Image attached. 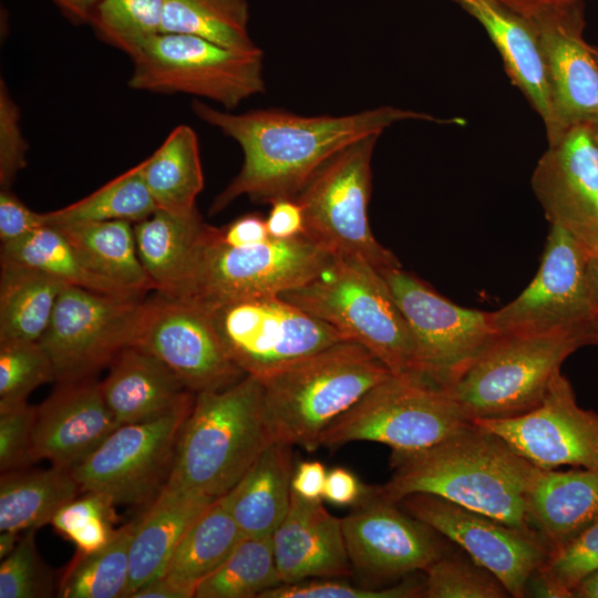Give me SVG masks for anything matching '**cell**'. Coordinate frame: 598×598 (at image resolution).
Returning a JSON list of instances; mask_svg holds the SVG:
<instances>
[{
  "mask_svg": "<svg viewBox=\"0 0 598 598\" xmlns=\"http://www.w3.org/2000/svg\"><path fill=\"white\" fill-rule=\"evenodd\" d=\"M131 59L127 84L138 91L194 95L226 111L266 91L262 50L244 52L196 35L159 33Z\"/></svg>",
  "mask_w": 598,
  "mask_h": 598,
  "instance_id": "30bf717a",
  "label": "cell"
},
{
  "mask_svg": "<svg viewBox=\"0 0 598 598\" xmlns=\"http://www.w3.org/2000/svg\"><path fill=\"white\" fill-rule=\"evenodd\" d=\"M136 520L116 529L113 539L90 554L76 553L58 585L61 598L124 597L128 581L130 545Z\"/></svg>",
  "mask_w": 598,
  "mask_h": 598,
  "instance_id": "f35d334b",
  "label": "cell"
},
{
  "mask_svg": "<svg viewBox=\"0 0 598 598\" xmlns=\"http://www.w3.org/2000/svg\"><path fill=\"white\" fill-rule=\"evenodd\" d=\"M37 406L23 403L0 409V471L23 470L38 461L33 430Z\"/></svg>",
  "mask_w": 598,
  "mask_h": 598,
  "instance_id": "bcb514c9",
  "label": "cell"
},
{
  "mask_svg": "<svg viewBox=\"0 0 598 598\" xmlns=\"http://www.w3.org/2000/svg\"><path fill=\"white\" fill-rule=\"evenodd\" d=\"M217 499V498H216ZM202 494L166 485L136 520L130 545L124 597L165 575L184 534L214 502Z\"/></svg>",
  "mask_w": 598,
  "mask_h": 598,
  "instance_id": "d4e9b609",
  "label": "cell"
},
{
  "mask_svg": "<svg viewBox=\"0 0 598 598\" xmlns=\"http://www.w3.org/2000/svg\"><path fill=\"white\" fill-rule=\"evenodd\" d=\"M577 237L590 254L598 256V229Z\"/></svg>",
  "mask_w": 598,
  "mask_h": 598,
  "instance_id": "6125c7cd",
  "label": "cell"
},
{
  "mask_svg": "<svg viewBox=\"0 0 598 598\" xmlns=\"http://www.w3.org/2000/svg\"><path fill=\"white\" fill-rule=\"evenodd\" d=\"M520 16L535 28L548 71L554 106L548 143L574 125L598 123V62L582 35V1L537 8Z\"/></svg>",
  "mask_w": 598,
  "mask_h": 598,
  "instance_id": "d6986e66",
  "label": "cell"
},
{
  "mask_svg": "<svg viewBox=\"0 0 598 598\" xmlns=\"http://www.w3.org/2000/svg\"><path fill=\"white\" fill-rule=\"evenodd\" d=\"M248 24V0H164L162 33L196 35L237 51L261 50Z\"/></svg>",
  "mask_w": 598,
  "mask_h": 598,
  "instance_id": "e575fe53",
  "label": "cell"
},
{
  "mask_svg": "<svg viewBox=\"0 0 598 598\" xmlns=\"http://www.w3.org/2000/svg\"><path fill=\"white\" fill-rule=\"evenodd\" d=\"M592 51H594V54L596 56V60L598 62V49L597 48H592Z\"/></svg>",
  "mask_w": 598,
  "mask_h": 598,
  "instance_id": "03108f58",
  "label": "cell"
},
{
  "mask_svg": "<svg viewBox=\"0 0 598 598\" xmlns=\"http://www.w3.org/2000/svg\"><path fill=\"white\" fill-rule=\"evenodd\" d=\"M290 445L274 442L224 496L243 536H271L291 499Z\"/></svg>",
  "mask_w": 598,
  "mask_h": 598,
  "instance_id": "83f0119b",
  "label": "cell"
},
{
  "mask_svg": "<svg viewBox=\"0 0 598 598\" xmlns=\"http://www.w3.org/2000/svg\"><path fill=\"white\" fill-rule=\"evenodd\" d=\"M504 4L511 8L513 11L522 14L528 10L549 7L568 4L574 2H580L582 0H501Z\"/></svg>",
  "mask_w": 598,
  "mask_h": 598,
  "instance_id": "6f0895ef",
  "label": "cell"
},
{
  "mask_svg": "<svg viewBox=\"0 0 598 598\" xmlns=\"http://www.w3.org/2000/svg\"><path fill=\"white\" fill-rule=\"evenodd\" d=\"M399 503L411 516L463 548L512 597L526 596L530 577L550 554L537 532L513 527L443 497L415 493Z\"/></svg>",
  "mask_w": 598,
  "mask_h": 598,
  "instance_id": "2e32d148",
  "label": "cell"
},
{
  "mask_svg": "<svg viewBox=\"0 0 598 598\" xmlns=\"http://www.w3.org/2000/svg\"><path fill=\"white\" fill-rule=\"evenodd\" d=\"M274 443L262 409V386L246 374L195 396L167 485L210 498L228 493Z\"/></svg>",
  "mask_w": 598,
  "mask_h": 598,
  "instance_id": "277c9868",
  "label": "cell"
},
{
  "mask_svg": "<svg viewBox=\"0 0 598 598\" xmlns=\"http://www.w3.org/2000/svg\"><path fill=\"white\" fill-rule=\"evenodd\" d=\"M372 493L360 480L344 467L327 472L322 498L337 506H348L367 499Z\"/></svg>",
  "mask_w": 598,
  "mask_h": 598,
  "instance_id": "f5cc1de1",
  "label": "cell"
},
{
  "mask_svg": "<svg viewBox=\"0 0 598 598\" xmlns=\"http://www.w3.org/2000/svg\"><path fill=\"white\" fill-rule=\"evenodd\" d=\"M54 576L41 559L34 540V529L21 537L0 565V598L52 597Z\"/></svg>",
  "mask_w": 598,
  "mask_h": 598,
  "instance_id": "ee69618b",
  "label": "cell"
},
{
  "mask_svg": "<svg viewBox=\"0 0 598 598\" xmlns=\"http://www.w3.org/2000/svg\"><path fill=\"white\" fill-rule=\"evenodd\" d=\"M473 422L502 437L539 468H598V413L577 404L569 381L560 371L554 375L542 403L532 411Z\"/></svg>",
  "mask_w": 598,
  "mask_h": 598,
  "instance_id": "e0dca14e",
  "label": "cell"
},
{
  "mask_svg": "<svg viewBox=\"0 0 598 598\" xmlns=\"http://www.w3.org/2000/svg\"><path fill=\"white\" fill-rule=\"evenodd\" d=\"M64 286L48 274L1 258L0 342H38Z\"/></svg>",
  "mask_w": 598,
  "mask_h": 598,
  "instance_id": "1f68e13d",
  "label": "cell"
},
{
  "mask_svg": "<svg viewBox=\"0 0 598 598\" xmlns=\"http://www.w3.org/2000/svg\"><path fill=\"white\" fill-rule=\"evenodd\" d=\"M271 538L282 584L351 574L341 519L321 499H307L291 489L287 515Z\"/></svg>",
  "mask_w": 598,
  "mask_h": 598,
  "instance_id": "603a6c76",
  "label": "cell"
},
{
  "mask_svg": "<svg viewBox=\"0 0 598 598\" xmlns=\"http://www.w3.org/2000/svg\"><path fill=\"white\" fill-rule=\"evenodd\" d=\"M202 309L231 361L245 374L257 378L346 340L330 324L280 296Z\"/></svg>",
  "mask_w": 598,
  "mask_h": 598,
  "instance_id": "4fadbf2b",
  "label": "cell"
},
{
  "mask_svg": "<svg viewBox=\"0 0 598 598\" xmlns=\"http://www.w3.org/2000/svg\"><path fill=\"white\" fill-rule=\"evenodd\" d=\"M19 542L18 533L1 530L0 533V558H6L14 549Z\"/></svg>",
  "mask_w": 598,
  "mask_h": 598,
  "instance_id": "94428289",
  "label": "cell"
},
{
  "mask_svg": "<svg viewBox=\"0 0 598 598\" xmlns=\"http://www.w3.org/2000/svg\"><path fill=\"white\" fill-rule=\"evenodd\" d=\"M47 226L44 214L28 208L10 189L0 192V240L8 244Z\"/></svg>",
  "mask_w": 598,
  "mask_h": 598,
  "instance_id": "681fc988",
  "label": "cell"
},
{
  "mask_svg": "<svg viewBox=\"0 0 598 598\" xmlns=\"http://www.w3.org/2000/svg\"><path fill=\"white\" fill-rule=\"evenodd\" d=\"M81 488L72 470H17L1 473L0 532L37 529L51 523L54 515L76 498Z\"/></svg>",
  "mask_w": 598,
  "mask_h": 598,
  "instance_id": "4dcf8cb0",
  "label": "cell"
},
{
  "mask_svg": "<svg viewBox=\"0 0 598 598\" xmlns=\"http://www.w3.org/2000/svg\"><path fill=\"white\" fill-rule=\"evenodd\" d=\"M532 188L550 225L581 236L598 229V142L588 124L567 128L539 158Z\"/></svg>",
  "mask_w": 598,
  "mask_h": 598,
  "instance_id": "44dd1931",
  "label": "cell"
},
{
  "mask_svg": "<svg viewBox=\"0 0 598 598\" xmlns=\"http://www.w3.org/2000/svg\"><path fill=\"white\" fill-rule=\"evenodd\" d=\"M588 331L497 333L450 391L471 421L529 412L564 360L588 344Z\"/></svg>",
  "mask_w": 598,
  "mask_h": 598,
  "instance_id": "52a82bcc",
  "label": "cell"
},
{
  "mask_svg": "<svg viewBox=\"0 0 598 598\" xmlns=\"http://www.w3.org/2000/svg\"><path fill=\"white\" fill-rule=\"evenodd\" d=\"M197 394L227 388L246 374L231 361L205 310L158 292L147 300L136 343Z\"/></svg>",
  "mask_w": 598,
  "mask_h": 598,
  "instance_id": "ac0fdd59",
  "label": "cell"
},
{
  "mask_svg": "<svg viewBox=\"0 0 598 598\" xmlns=\"http://www.w3.org/2000/svg\"><path fill=\"white\" fill-rule=\"evenodd\" d=\"M587 279L590 296L598 313V256L590 252L587 260Z\"/></svg>",
  "mask_w": 598,
  "mask_h": 598,
  "instance_id": "91938a15",
  "label": "cell"
},
{
  "mask_svg": "<svg viewBox=\"0 0 598 598\" xmlns=\"http://www.w3.org/2000/svg\"><path fill=\"white\" fill-rule=\"evenodd\" d=\"M280 297L364 347L393 375L421 379L413 334L373 267L336 257L318 277Z\"/></svg>",
  "mask_w": 598,
  "mask_h": 598,
  "instance_id": "5b68a950",
  "label": "cell"
},
{
  "mask_svg": "<svg viewBox=\"0 0 598 598\" xmlns=\"http://www.w3.org/2000/svg\"><path fill=\"white\" fill-rule=\"evenodd\" d=\"M323 247L301 235L269 238L247 246L229 247L204 226L192 268L178 300L200 308L268 297L300 287L323 272L334 260Z\"/></svg>",
  "mask_w": 598,
  "mask_h": 598,
  "instance_id": "8992f818",
  "label": "cell"
},
{
  "mask_svg": "<svg viewBox=\"0 0 598 598\" xmlns=\"http://www.w3.org/2000/svg\"><path fill=\"white\" fill-rule=\"evenodd\" d=\"M118 426L109 410L100 382L86 378L59 382L37 406L33 443L37 460L73 470Z\"/></svg>",
  "mask_w": 598,
  "mask_h": 598,
  "instance_id": "7402d4cb",
  "label": "cell"
},
{
  "mask_svg": "<svg viewBox=\"0 0 598 598\" xmlns=\"http://www.w3.org/2000/svg\"><path fill=\"white\" fill-rule=\"evenodd\" d=\"M391 478L375 489L399 503L415 493L443 497L513 527L534 530L528 494L542 468L502 437L472 422L447 439L414 452H392Z\"/></svg>",
  "mask_w": 598,
  "mask_h": 598,
  "instance_id": "7a4b0ae2",
  "label": "cell"
},
{
  "mask_svg": "<svg viewBox=\"0 0 598 598\" xmlns=\"http://www.w3.org/2000/svg\"><path fill=\"white\" fill-rule=\"evenodd\" d=\"M243 537L223 495L184 534L164 576L196 592L197 586L225 561Z\"/></svg>",
  "mask_w": 598,
  "mask_h": 598,
  "instance_id": "836d02e7",
  "label": "cell"
},
{
  "mask_svg": "<svg viewBox=\"0 0 598 598\" xmlns=\"http://www.w3.org/2000/svg\"><path fill=\"white\" fill-rule=\"evenodd\" d=\"M192 110L200 121L236 141L244 156L239 173L214 199L212 214L243 195L259 203L295 198L333 155L358 140L380 135L396 122L456 123L389 105L346 115L305 116L280 109L233 113L195 100Z\"/></svg>",
  "mask_w": 598,
  "mask_h": 598,
  "instance_id": "6da1fadb",
  "label": "cell"
},
{
  "mask_svg": "<svg viewBox=\"0 0 598 598\" xmlns=\"http://www.w3.org/2000/svg\"><path fill=\"white\" fill-rule=\"evenodd\" d=\"M143 174L157 206L175 215L196 210L195 200L204 187L199 143L193 127H174L162 145L143 161Z\"/></svg>",
  "mask_w": 598,
  "mask_h": 598,
  "instance_id": "d6a6232c",
  "label": "cell"
},
{
  "mask_svg": "<svg viewBox=\"0 0 598 598\" xmlns=\"http://www.w3.org/2000/svg\"><path fill=\"white\" fill-rule=\"evenodd\" d=\"M451 391L410 375H391L321 434L319 445L381 443L392 452L427 448L468 426Z\"/></svg>",
  "mask_w": 598,
  "mask_h": 598,
  "instance_id": "9c48e42d",
  "label": "cell"
},
{
  "mask_svg": "<svg viewBox=\"0 0 598 598\" xmlns=\"http://www.w3.org/2000/svg\"><path fill=\"white\" fill-rule=\"evenodd\" d=\"M214 234L229 247L254 246L270 238L266 218L257 214L243 215L221 228L214 227Z\"/></svg>",
  "mask_w": 598,
  "mask_h": 598,
  "instance_id": "f907efd6",
  "label": "cell"
},
{
  "mask_svg": "<svg viewBox=\"0 0 598 598\" xmlns=\"http://www.w3.org/2000/svg\"><path fill=\"white\" fill-rule=\"evenodd\" d=\"M204 226L197 209L189 215L157 209L134 224L137 255L156 292L181 298Z\"/></svg>",
  "mask_w": 598,
  "mask_h": 598,
  "instance_id": "f1b7e54d",
  "label": "cell"
},
{
  "mask_svg": "<svg viewBox=\"0 0 598 598\" xmlns=\"http://www.w3.org/2000/svg\"><path fill=\"white\" fill-rule=\"evenodd\" d=\"M51 381L54 369L39 342H0V409L27 403L34 389Z\"/></svg>",
  "mask_w": 598,
  "mask_h": 598,
  "instance_id": "b9f144b4",
  "label": "cell"
},
{
  "mask_svg": "<svg viewBox=\"0 0 598 598\" xmlns=\"http://www.w3.org/2000/svg\"><path fill=\"white\" fill-rule=\"evenodd\" d=\"M100 388L118 425L162 416L190 392L165 363L136 346L115 357Z\"/></svg>",
  "mask_w": 598,
  "mask_h": 598,
  "instance_id": "484cf974",
  "label": "cell"
},
{
  "mask_svg": "<svg viewBox=\"0 0 598 598\" xmlns=\"http://www.w3.org/2000/svg\"><path fill=\"white\" fill-rule=\"evenodd\" d=\"M195 591L176 584L166 576L157 578L135 590L130 598H190Z\"/></svg>",
  "mask_w": 598,
  "mask_h": 598,
  "instance_id": "11a10c76",
  "label": "cell"
},
{
  "mask_svg": "<svg viewBox=\"0 0 598 598\" xmlns=\"http://www.w3.org/2000/svg\"><path fill=\"white\" fill-rule=\"evenodd\" d=\"M28 143L20 126V110L0 81V186L10 189L18 173L25 167Z\"/></svg>",
  "mask_w": 598,
  "mask_h": 598,
  "instance_id": "7dc6e473",
  "label": "cell"
},
{
  "mask_svg": "<svg viewBox=\"0 0 598 598\" xmlns=\"http://www.w3.org/2000/svg\"><path fill=\"white\" fill-rule=\"evenodd\" d=\"M527 513L550 553L560 549L598 520V468H542Z\"/></svg>",
  "mask_w": 598,
  "mask_h": 598,
  "instance_id": "4316f807",
  "label": "cell"
},
{
  "mask_svg": "<svg viewBox=\"0 0 598 598\" xmlns=\"http://www.w3.org/2000/svg\"><path fill=\"white\" fill-rule=\"evenodd\" d=\"M380 274L413 334L420 378L450 390L497 334L489 312L451 302L401 267Z\"/></svg>",
  "mask_w": 598,
  "mask_h": 598,
  "instance_id": "5bb4252c",
  "label": "cell"
},
{
  "mask_svg": "<svg viewBox=\"0 0 598 598\" xmlns=\"http://www.w3.org/2000/svg\"><path fill=\"white\" fill-rule=\"evenodd\" d=\"M1 258L40 270L66 285L111 296L137 297L91 272L65 236L52 225L1 244Z\"/></svg>",
  "mask_w": 598,
  "mask_h": 598,
  "instance_id": "d590c367",
  "label": "cell"
},
{
  "mask_svg": "<svg viewBox=\"0 0 598 598\" xmlns=\"http://www.w3.org/2000/svg\"><path fill=\"white\" fill-rule=\"evenodd\" d=\"M375 491L341 519L351 566L370 578L388 579L425 570L443 555L435 530Z\"/></svg>",
  "mask_w": 598,
  "mask_h": 598,
  "instance_id": "ffe728a7",
  "label": "cell"
},
{
  "mask_svg": "<svg viewBox=\"0 0 598 598\" xmlns=\"http://www.w3.org/2000/svg\"><path fill=\"white\" fill-rule=\"evenodd\" d=\"M270 204L266 225L271 238L290 239L303 235V213L296 198H278Z\"/></svg>",
  "mask_w": 598,
  "mask_h": 598,
  "instance_id": "816d5d0a",
  "label": "cell"
},
{
  "mask_svg": "<svg viewBox=\"0 0 598 598\" xmlns=\"http://www.w3.org/2000/svg\"><path fill=\"white\" fill-rule=\"evenodd\" d=\"M164 0H102L91 24L99 38L132 58L162 33Z\"/></svg>",
  "mask_w": 598,
  "mask_h": 598,
  "instance_id": "ab89813d",
  "label": "cell"
},
{
  "mask_svg": "<svg viewBox=\"0 0 598 598\" xmlns=\"http://www.w3.org/2000/svg\"><path fill=\"white\" fill-rule=\"evenodd\" d=\"M147 300L66 285L38 341L49 355L55 381L94 377L125 348L136 346Z\"/></svg>",
  "mask_w": 598,
  "mask_h": 598,
  "instance_id": "7c38bea8",
  "label": "cell"
},
{
  "mask_svg": "<svg viewBox=\"0 0 598 598\" xmlns=\"http://www.w3.org/2000/svg\"><path fill=\"white\" fill-rule=\"evenodd\" d=\"M588 344L598 346V317L594 320L589 328Z\"/></svg>",
  "mask_w": 598,
  "mask_h": 598,
  "instance_id": "be15d7a7",
  "label": "cell"
},
{
  "mask_svg": "<svg viewBox=\"0 0 598 598\" xmlns=\"http://www.w3.org/2000/svg\"><path fill=\"white\" fill-rule=\"evenodd\" d=\"M391 375L364 347L344 340L258 378L274 442L317 450L322 432Z\"/></svg>",
  "mask_w": 598,
  "mask_h": 598,
  "instance_id": "3957f363",
  "label": "cell"
},
{
  "mask_svg": "<svg viewBox=\"0 0 598 598\" xmlns=\"http://www.w3.org/2000/svg\"><path fill=\"white\" fill-rule=\"evenodd\" d=\"M598 570V520L560 549L549 554L528 584L543 597H571L573 589ZM527 584V585H528Z\"/></svg>",
  "mask_w": 598,
  "mask_h": 598,
  "instance_id": "60d3db41",
  "label": "cell"
},
{
  "mask_svg": "<svg viewBox=\"0 0 598 598\" xmlns=\"http://www.w3.org/2000/svg\"><path fill=\"white\" fill-rule=\"evenodd\" d=\"M380 135L358 140L326 162L295 197L303 236L334 257L364 262L379 272L401 267L374 238L369 224L371 161Z\"/></svg>",
  "mask_w": 598,
  "mask_h": 598,
  "instance_id": "ba28073f",
  "label": "cell"
},
{
  "mask_svg": "<svg viewBox=\"0 0 598 598\" xmlns=\"http://www.w3.org/2000/svg\"><path fill=\"white\" fill-rule=\"evenodd\" d=\"M327 471L319 461H303L292 473L291 489L299 496L316 501L321 499Z\"/></svg>",
  "mask_w": 598,
  "mask_h": 598,
  "instance_id": "db71d44e",
  "label": "cell"
},
{
  "mask_svg": "<svg viewBox=\"0 0 598 598\" xmlns=\"http://www.w3.org/2000/svg\"><path fill=\"white\" fill-rule=\"evenodd\" d=\"M588 255L577 236L551 225L534 279L509 303L489 312L496 333L588 330L598 317L587 279Z\"/></svg>",
  "mask_w": 598,
  "mask_h": 598,
  "instance_id": "9a60e30c",
  "label": "cell"
},
{
  "mask_svg": "<svg viewBox=\"0 0 598 598\" xmlns=\"http://www.w3.org/2000/svg\"><path fill=\"white\" fill-rule=\"evenodd\" d=\"M576 598H598V570L584 578L571 591Z\"/></svg>",
  "mask_w": 598,
  "mask_h": 598,
  "instance_id": "680465c9",
  "label": "cell"
},
{
  "mask_svg": "<svg viewBox=\"0 0 598 598\" xmlns=\"http://www.w3.org/2000/svg\"><path fill=\"white\" fill-rule=\"evenodd\" d=\"M157 210L143 174V162L110 181L89 196L44 213L47 225L126 220L138 223Z\"/></svg>",
  "mask_w": 598,
  "mask_h": 598,
  "instance_id": "74e56055",
  "label": "cell"
},
{
  "mask_svg": "<svg viewBox=\"0 0 598 598\" xmlns=\"http://www.w3.org/2000/svg\"><path fill=\"white\" fill-rule=\"evenodd\" d=\"M195 396L188 392L156 419L118 425L72 470L81 493L104 494L114 504L148 506L169 481Z\"/></svg>",
  "mask_w": 598,
  "mask_h": 598,
  "instance_id": "8fae6325",
  "label": "cell"
},
{
  "mask_svg": "<svg viewBox=\"0 0 598 598\" xmlns=\"http://www.w3.org/2000/svg\"><path fill=\"white\" fill-rule=\"evenodd\" d=\"M102 0H52L63 16L74 24L90 23Z\"/></svg>",
  "mask_w": 598,
  "mask_h": 598,
  "instance_id": "9f6ffc18",
  "label": "cell"
},
{
  "mask_svg": "<svg viewBox=\"0 0 598 598\" xmlns=\"http://www.w3.org/2000/svg\"><path fill=\"white\" fill-rule=\"evenodd\" d=\"M114 502L104 494L87 492L64 505L52 518L54 529L70 538L75 532L101 519L114 520Z\"/></svg>",
  "mask_w": 598,
  "mask_h": 598,
  "instance_id": "c3c4849f",
  "label": "cell"
},
{
  "mask_svg": "<svg viewBox=\"0 0 598 598\" xmlns=\"http://www.w3.org/2000/svg\"><path fill=\"white\" fill-rule=\"evenodd\" d=\"M595 135L596 141L598 142V123L590 125Z\"/></svg>",
  "mask_w": 598,
  "mask_h": 598,
  "instance_id": "e7e4bbea",
  "label": "cell"
},
{
  "mask_svg": "<svg viewBox=\"0 0 598 598\" xmlns=\"http://www.w3.org/2000/svg\"><path fill=\"white\" fill-rule=\"evenodd\" d=\"M423 596V582L406 580L388 588H368L331 579H306L281 584L259 598H412Z\"/></svg>",
  "mask_w": 598,
  "mask_h": 598,
  "instance_id": "f6af8a7d",
  "label": "cell"
},
{
  "mask_svg": "<svg viewBox=\"0 0 598 598\" xmlns=\"http://www.w3.org/2000/svg\"><path fill=\"white\" fill-rule=\"evenodd\" d=\"M487 31L514 85L544 121L554 126V106L543 49L533 24L501 0H454Z\"/></svg>",
  "mask_w": 598,
  "mask_h": 598,
  "instance_id": "cb8c5ba5",
  "label": "cell"
},
{
  "mask_svg": "<svg viewBox=\"0 0 598 598\" xmlns=\"http://www.w3.org/2000/svg\"><path fill=\"white\" fill-rule=\"evenodd\" d=\"M52 226L65 236L94 275L137 297L155 290L138 258L132 223L105 220Z\"/></svg>",
  "mask_w": 598,
  "mask_h": 598,
  "instance_id": "f546056e",
  "label": "cell"
},
{
  "mask_svg": "<svg viewBox=\"0 0 598 598\" xmlns=\"http://www.w3.org/2000/svg\"><path fill=\"white\" fill-rule=\"evenodd\" d=\"M423 596L427 598H503L509 594L486 568L458 556H441L425 570Z\"/></svg>",
  "mask_w": 598,
  "mask_h": 598,
  "instance_id": "7bdbcfd3",
  "label": "cell"
},
{
  "mask_svg": "<svg viewBox=\"0 0 598 598\" xmlns=\"http://www.w3.org/2000/svg\"><path fill=\"white\" fill-rule=\"evenodd\" d=\"M282 584L271 536H244L198 586L196 598H252Z\"/></svg>",
  "mask_w": 598,
  "mask_h": 598,
  "instance_id": "8d00e7d4",
  "label": "cell"
}]
</instances>
